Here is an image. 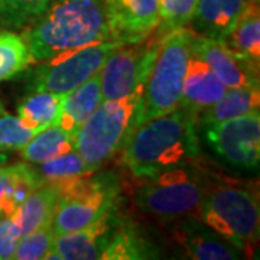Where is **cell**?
I'll return each instance as SVG.
<instances>
[{"label":"cell","mask_w":260,"mask_h":260,"mask_svg":"<svg viewBox=\"0 0 260 260\" xmlns=\"http://www.w3.org/2000/svg\"><path fill=\"white\" fill-rule=\"evenodd\" d=\"M197 119V114L178 107L145 121L121 148L123 164L133 177L143 179L192 162L200 155Z\"/></svg>","instance_id":"obj_1"},{"label":"cell","mask_w":260,"mask_h":260,"mask_svg":"<svg viewBox=\"0 0 260 260\" xmlns=\"http://www.w3.org/2000/svg\"><path fill=\"white\" fill-rule=\"evenodd\" d=\"M20 35L34 62L112 39L104 0H51Z\"/></svg>","instance_id":"obj_2"},{"label":"cell","mask_w":260,"mask_h":260,"mask_svg":"<svg viewBox=\"0 0 260 260\" xmlns=\"http://www.w3.org/2000/svg\"><path fill=\"white\" fill-rule=\"evenodd\" d=\"M194 30L175 29L160 38L159 51L145 83L133 130L145 121L179 107ZM132 130V132H133Z\"/></svg>","instance_id":"obj_3"},{"label":"cell","mask_w":260,"mask_h":260,"mask_svg":"<svg viewBox=\"0 0 260 260\" xmlns=\"http://www.w3.org/2000/svg\"><path fill=\"white\" fill-rule=\"evenodd\" d=\"M143 88L145 84L126 97L102 102L78 130L74 140L75 150L93 171H97L124 146L133 130Z\"/></svg>","instance_id":"obj_4"},{"label":"cell","mask_w":260,"mask_h":260,"mask_svg":"<svg viewBox=\"0 0 260 260\" xmlns=\"http://www.w3.org/2000/svg\"><path fill=\"white\" fill-rule=\"evenodd\" d=\"M201 221L242 253H251L259 237L257 197L237 185H220L205 191L200 204Z\"/></svg>","instance_id":"obj_5"},{"label":"cell","mask_w":260,"mask_h":260,"mask_svg":"<svg viewBox=\"0 0 260 260\" xmlns=\"http://www.w3.org/2000/svg\"><path fill=\"white\" fill-rule=\"evenodd\" d=\"M145 179L148 181L138 189L135 203L162 221L181 220L197 211L207 191L198 172L185 165Z\"/></svg>","instance_id":"obj_6"},{"label":"cell","mask_w":260,"mask_h":260,"mask_svg":"<svg viewBox=\"0 0 260 260\" xmlns=\"http://www.w3.org/2000/svg\"><path fill=\"white\" fill-rule=\"evenodd\" d=\"M117 184L110 177H78L61 184V197L52 218V230L58 234L80 230L114 210Z\"/></svg>","instance_id":"obj_7"},{"label":"cell","mask_w":260,"mask_h":260,"mask_svg":"<svg viewBox=\"0 0 260 260\" xmlns=\"http://www.w3.org/2000/svg\"><path fill=\"white\" fill-rule=\"evenodd\" d=\"M121 44L103 41L91 45L75 48L41 61L37 68L29 71L28 91H52L67 94L93 75L100 73L106 59Z\"/></svg>","instance_id":"obj_8"},{"label":"cell","mask_w":260,"mask_h":260,"mask_svg":"<svg viewBox=\"0 0 260 260\" xmlns=\"http://www.w3.org/2000/svg\"><path fill=\"white\" fill-rule=\"evenodd\" d=\"M160 38L162 35H158L148 42L120 45L113 51L99 73L103 102L126 97L146 83L158 55Z\"/></svg>","instance_id":"obj_9"},{"label":"cell","mask_w":260,"mask_h":260,"mask_svg":"<svg viewBox=\"0 0 260 260\" xmlns=\"http://www.w3.org/2000/svg\"><path fill=\"white\" fill-rule=\"evenodd\" d=\"M204 136L217 156L229 165L256 169L260 160V112L220 123L203 124Z\"/></svg>","instance_id":"obj_10"},{"label":"cell","mask_w":260,"mask_h":260,"mask_svg":"<svg viewBox=\"0 0 260 260\" xmlns=\"http://www.w3.org/2000/svg\"><path fill=\"white\" fill-rule=\"evenodd\" d=\"M112 41L139 44L158 28V0H104Z\"/></svg>","instance_id":"obj_11"},{"label":"cell","mask_w":260,"mask_h":260,"mask_svg":"<svg viewBox=\"0 0 260 260\" xmlns=\"http://www.w3.org/2000/svg\"><path fill=\"white\" fill-rule=\"evenodd\" d=\"M191 49L213 70L227 88L259 85V65L233 52L223 41L194 32Z\"/></svg>","instance_id":"obj_12"},{"label":"cell","mask_w":260,"mask_h":260,"mask_svg":"<svg viewBox=\"0 0 260 260\" xmlns=\"http://www.w3.org/2000/svg\"><path fill=\"white\" fill-rule=\"evenodd\" d=\"M114 227L112 214L94 221L90 225L55 236L52 251L48 259L97 260L112 237Z\"/></svg>","instance_id":"obj_13"},{"label":"cell","mask_w":260,"mask_h":260,"mask_svg":"<svg viewBox=\"0 0 260 260\" xmlns=\"http://www.w3.org/2000/svg\"><path fill=\"white\" fill-rule=\"evenodd\" d=\"M172 236L191 259L236 260L242 257V251L198 220L181 218V221L174 225Z\"/></svg>","instance_id":"obj_14"},{"label":"cell","mask_w":260,"mask_h":260,"mask_svg":"<svg viewBox=\"0 0 260 260\" xmlns=\"http://www.w3.org/2000/svg\"><path fill=\"white\" fill-rule=\"evenodd\" d=\"M225 88L227 87L214 74L213 70L191 49L179 107H184L198 116L217 102Z\"/></svg>","instance_id":"obj_15"},{"label":"cell","mask_w":260,"mask_h":260,"mask_svg":"<svg viewBox=\"0 0 260 260\" xmlns=\"http://www.w3.org/2000/svg\"><path fill=\"white\" fill-rule=\"evenodd\" d=\"M250 0H198L192 23L198 35L223 41L242 18Z\"/></svg>","instance_id":"obj_16"},{"label":"cell","mask_w":260,"mask_h":260,"mask_svg":"<svg viewBox=\"0 0 260 260\" xmlns=\"http://www.w3.org/2000/svg\"><path fill=\"white\" fill-rule=\"evenodd\" d=\"M102 87L99 73L80 84L64 95L62 110L58 119L61 129L67 132L75 139L78 130L81 129L85 120L95 112V109L102 104Z\"/></svg>","instance_id":"obj_17"},{"label":"cell","mask_w":260,"mask_h":260,"mask_svg":"<svg viewBox=\"0 0 260 260\" xmlns=\"http://www.w3.org/2000/svg\"><path fill=\"white\" fill-rule=\"evenodd\" d=\"M42 185L38 171L29 164L0 168V217L15 213L19 205Z\"/></svg>","instance_id":"obj_18"},{"label":"cell","mask_w":260,"mask_h":260,"mask_svg":"<svg viewBox=\"0 0 260 260\" xmlns=\"http://www.w3.org/2000/svg\"><path fill=\"white\" fill-rule=\"evenodd\" d=\"M59 197H61V184H49V182L39 186L29 195L13 213L20 227V234L25 236L39 229L44 224L52 223Z\"/></svg>","instance_id":"obj_19"},{"label":"cell","mask_w":260,"mask_h":260,"mask_svg":"<svg viewBox=\"0 0 260 260\" xmlns=\"http://www.w3.org/2000/svg\"><path fill=\"white\" fill-rule=\"evenodd\" d=\"M260 90L259 85L254 87H232L225 88L224 94L211 104L204 112L200 113V124L220 123L240 117L244 114L259 112Z\"/></svg>","instance_id":"obj_20"},{"label":"cell","mask_w":260,"mask_h":260,"mask_svg":"<svg viewBox=\"0 0 260 260\" xmlns=\"http://www.w3.org/2000/svg\"><path fill=\"white\" fill-rule=\"evenodd\" d=\"M227 47L244 59L259 65L260 62V16L259 3L249 2L247 8L232 29L224 38Z\"/></svg>","instance_id":"obj_21"},{"label":"cell","mask_w":260,"mask_h":260,"mask_svg":"<svg viewBox=\"0 0 260 260\" xmlns=\"http://www.w3.org/2000/svg\"><path fill=\"white\" fill-rule=\"evenodd\" d=\"M65 94L34 91L18 104V116L38 132L58 124Z\"/></svg>","instance_id":"obj_22"},{"label":"cell","mask_w":260,"mask_h":260,"mask_svg":"<svg viewBox=\"0 0 260 260\" xmlns=\"http://www.w3.org/2000/svg\"><path fill=\"white\" fill-rule=\"evenodd\" d=\"M74 138L70 136L59 126H49L38 132L28 143L20 149V155L29 164L39 165L47 160L74 150Z\"/></svg>","instance_id":"obj_23"},{"label":"cell","mask_w":260,"mask_h":260,"mask_svg":"<svg viewBox=\"0 0 260 260\" xmlns=\"http://www.w3.org/2000/svg\"><path fill=\"white\" fill-rule=\"evenodd\" d=\"M158 250L153 244L140 236L139 233L121 227L114 229L106 249L103 250L102 257L104 260H138V259H156Z\"/></svg>","instance_id":"obj_24"},{"label":"cell","mask_w":260,"mask_h":260,"mask_svg":"<svg viewBox=\"0 0 260 260\" xmlns=\"http://www.w3.org/2000/svg\"><path fill=\"white\" fill-rule=\"evenodd\" d=\"M34 58L28 44L16 30L0 29V84L26 71Z\"/></svg>","instance_id":"obj_25"},{"label":"cell","mask_w":260,"mask_h":260,"mask_svg":"<svg viewBox=\"0 0 260 260\" xmlns=\"http://www.w3.org/2000/svg\"><path fill=\"white\" fill-rule=\"evenodd\" d=\"M37 171L45 184H64L74 178L85 177L95 172L85 164V160L75 149L44 164H39Z\"/></svg>","instance_id":"obj_26"},{"label":"cell","mask_w":260,"mask_h":260,"mask_svg":"<svg viewBox=\"0 0 260 260\" xmlns=\"http://www.w3.org/2000/svg\"><path fill=\"white\" fill-rule=\"evenodd\" d=\"M51 0H0V29L22 30L47 9Z\"/></svg>","instance_id":"obj_27"},{"label":"cell","mask_w":260,"mask_h":260,"mask_svg":"<svg viewBox=\"0 0 260 260\" xmlns=\"http://www.w3.org/2000/svg\"><path fill=\"white\" fill-rule=\"evenodd\" d=\"M55 240V233L52 230V223L44 224L39 229L28 233L19 239L13 259L18 260H41L48 259L52 251Z\"/></svg>","instance_id":"obj_28"},{"label":"cell","mask_w":260,"mask_h":260,"mask_svg":"<svg viewBox=\"0 0 260 260\" xmlns=\"http://www.w3.org/2000/svg\"><path fill=\"white\" fill-rule=\"evenodd\" d=\"M198 0H158V35L186 26L194 15Z\"/></svg>","instance_id":"obj_29"},{"label":"cell","mask_w":260,"mask_h":260,"mask_svg":"<svg viewBox=\"0 0 260 260\" xmlns=\"http://www.w3.org/2000/svg\"><path fill=\"white\" fill-rule=\"evenodd\" d=\"M37 133L19 116L6 112L0 114V150H20Z\"/></svg>","instance_id":"obj_30"},{"label":"cell","mask_w":260,"mask_h":260,"mask_svg":"<svg viewBox=\"0 0 260 260\" xmlns=\"http://www.w3.org/2000/svg\"><path fill=\"white\" fill-rule=\"evenodd\" d=\"M20 237L22 234L16 217L13 214L0 217V260L13 259Z\"/></svg>","instance_id":"obj_31"},{"label":"cell","mask_w":260,"mask_h":260,"mask_svg":"<svg viewBox=\"0 0 260 260\" xmlns=\"http://www.w3.org/2000/svg\"><path fill=\"white\" fill-rule=\"evenodd\" d=\"M9 160V153L5 152V150H0V168L5 167Z\"/></svg>","instance_id":"obj_32"},{"label":"cell","mask_w":260,"mask_h":260,"mask_svg":"<svg viewBox=\"0 0 260 260\" xmlns=\"http://www.w3.org/2000/svg\"><path fill=\"white\" fill-rule=\"evenodd\" d=\"M5 112V107H3V103L0 102V114Z\"/></svg>","instance_id":"obj_33"},{"label":"cell","mask_w":260,"mask_h":260,"mask_svg":"<svg viewBox=\"0 0 260 260\" xmlns=\"http://www.w3.org/2000/svg\"><path fill=\"white\" fill-rule=\"evenodd\" d=\"M250 2H254V3H259V0H250Z\"/></svg>","instance_id":"obj_34"}]
</instances>
